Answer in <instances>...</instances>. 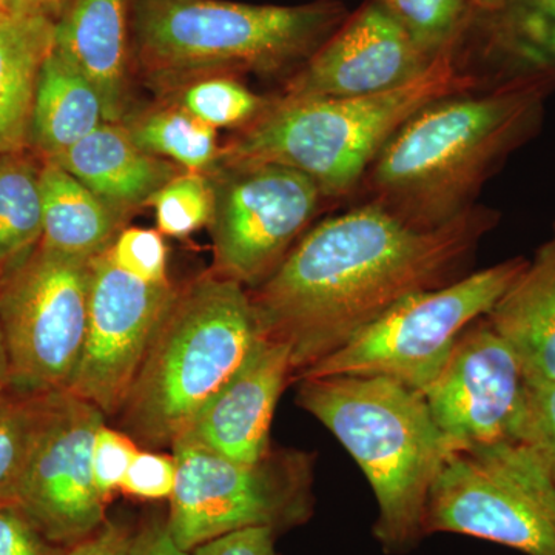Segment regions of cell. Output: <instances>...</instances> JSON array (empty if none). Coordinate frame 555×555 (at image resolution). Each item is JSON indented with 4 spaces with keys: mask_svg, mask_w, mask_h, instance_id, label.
I'll return each mask as SVG.
<instances>
[{
    "mask_svg": "<svg viewBox=\"0 0 555 555\" xmlns=\"http://www.w3.org/2000/svg\"><path fill=\"white\" fill-rule=\"evenodd\" d=\"M526 261L506 259L403 299L337 352L302 371L294 383L332 375L386 377L422 396L447 364L460 335L488 315Z\"/></svg>",
    "mask_w": 555,
    "mask_h": 555,
    "instance_id": "9c48e42d",
    "label": "cell"
},
{
    "mask_svg": "<svg viewBox=\"0 0 555 555\" xmlns=\"http://www.w3.org/2000/svg\"><path fill=\"white\" fill-rule=\"evenodd\" d=\"M10 389V367L7 360L5 347H3L2 334H0V396Z\"/></svg>",
    "mask_w": 555,
    "mask_h": 555,
    "instance_id": "f35d334b",
    "label": "cell"
},
{
    "mask_svg": "<svg viewBox=\"0 0 555 555\" xmlns=\"http://www.w3.org/2000/svg\"><path fill=\"white\" fill-rule=\"evenodd\" d=\"M276 532L269 528H248L230 532L192 551V555H278Z\"/></svg>",
    "mask_w": 555,
    "mask_h": 555,
    "instance_id": "e575fe53",
    "label": "cell"
},
{
    "mask_svg": "<svg viewBox=\"0 0 555 555\" xmlns=\"http://www.w3.org/2000/svg\"><path fill=\"white\" fill-rule=\"evenodd\" d=\"M499 214L474 206L443 228H409L364 201L318 222L247 288L262 337L291 349L292 383L398 302L467 275Z\"/></svg>",
    "mask_w": 555,
    "mask_h": 555,
    "instance_id": "6da1fadb",
    "label": "cell"
},
{
    "mask_svg": "<svg viewBox=\"0 0 555 555\" xmlns=\"http://www.w3.org/2000/svg\"><path fill=\"white\" fill-rule=\"evenodd\" d=\"M295 403L337 437L366 476L378 517L372 534L387 555L425 539L430 488L452 451L425 398L386 377L298 379Z\"/></svg>",
    "mask_w": 555,
    "mask_h": 555,
    "instance_id": "3957f363",
    "label": "cell"
},
{
    "mask_svg": "<svg viewBox=\"0 0 555 555\" xmlns=\"http://www.w3.org/2000/svg\"><path fill=\"white\" fill-rule=\"evenodd\" d=\"M287 383L291 349L259 338L235 375L175 443L195 444L233 462L257 463L272 449L270 427Z\"/></svg>",
    "mask_w": 555,
    "mask_h": 555,
    "instance_id": "2e32d148",
    "label": "cell"
},
{
    "mask_svg": "<svg viewBox=\"0 0 555 555\" xmlns=\"http://www.w3.org/2000/svg\"><path fill=\"white\" fill-rule=\"evenodd\" d=\"M54 163L79 179L109 207L126 215L149 201L179 167L150 155L131 141L120 122H104Z\"/></svg>",
    "mask_w": 555,
    "mask_h": 555,
    "instance_id": "ac0fdd59",
    "label": "cell"
},
{
    "mask_svg": "<svg viewBox=\"0 0 555 555\" xmlns=\"http://www.w3.org/2000/svg\"><path fill=\"white\" fill-rule=\"evenodd\" d=\"M104 418L101 409L69 390L51 393L16 502L54 545H75L108 518V500L93 474L94 438Z\"/></svg>",
    "mask_w": 555,
    "mask_h": 555,
    "instance_id": "4fadbf2b",
    "label": "cell"
},
{
    "mask_svg": "<svg viewBox=\"0 0 555 555\" xmlns=\"http://www.w3.org/2000/svg\"><path fill=\"white\" fill-rule=\"evenodd\" d=\"M104 122L100 93L53 46L36 86L28 149L42 160L56 159Z\"/></svg>",
    "mask_w": 555,
    "mask_h": 555,
    "instance_id": "ffe728a7",
    "label": "cell"
},
{
    "mask_svg": "<svg viewBox=\"0 0 555 555\" xmlns=\"http://www.w3.org/2000/svg\"><path fill=\"white\" fill-rule=\"evenodd\" d=\"M50 398L51 393L30 396L11 389L0 396V502H16Z\"/></svg>",
    "mask_w": 555,
    "mask_h": 555,
    "instance_id": "d4e9b609",
    "label": "cell"
},
{
    "mask_svg": "<svg viewBox=\"0 0 555 555\" xmlns=\"http://www.w3.org/2000/svg\"><path fill=\"white\" fill-rule=\"evenodd\" d=\"M40 193L42 246L91 261L105 254L118 238L124 215L54 160H43Z\"/></svg>",
    "mask_w": 555,
    "mask_h": 555,
    "instance_id": "44dd1931",
    "label": "cell"
},
{
    "mask_svg": "<svg viewBox=\"0 0 555 555\" xmlns=\"http://www.w3.org/2000/svg\"><path fill=\"white\" fill-rule=\"evenodd\" d=\"M17 502H0V555H62Z\"/></svg>",
    "mask_w": 555,
    "mask_h": 555,
    "instance_id": "d6a6232c",
    "label": "cell"
},
{
    "mask_svg": "<svg viewBox=\"0 0 555 555\" xmlns=\"http://www.w3.org/2000/svg\"><path fill=\"white\" fill-rule=\"evenodd\" d=\"M207 175L215 273L257 287L308 232L324 195L308 175L281 164H217Z\"/></svg>",
    "mask_w": 555,
    "mask_h": 555,
    "instance_id": "8fae6325",
    "label": "cell"
},
{
    "mask_svg": "<svg viewBox=\"0 0 555 555\" xmlns=\"http://www.w3.org/2000/svg\"><path fill=\"white\" fill-rule=\"evenodd\" d=\"M261 337L243 284L211 272L178 288L119 409L127 436L173 447Z\"/></svg>",
    "mask_w": 555,
    "mask_h": 555,
    "instance_id": "5b68a950",
    "label": "cell"
},
{
    "mask_svg": "<svg viewBox=\"0 0 555 555\" xmlns=\"http://www.w3.org/2000/svg\"><path fill=\"white\" fill-rule=\"evenodd\" d=\"M480 89L456 61V43L418 78L383 93L337 100H280L241 129L218 164L273 163L315 181L324 198H345L412 116L434 102Z\"/></svg>",
    "mask_w": 555,
    "mask_h": 555,
    "instance_id": "277c9868",
    "label": "cell"
},
{
    "mask_svg": "<svg viewBox=\"0 0 555 555\" xmlns=\"http://www.w3.org/2000/svg\"><path fill=\"white\" fill-rule=\"evenodd\" d=\"M89 327L69 392L116 415L178 288L142 283L108 250L91 262Z\"/></svg>",
    "mask_w": 555,
    "mask_h": 555,
    "instance_id": "5bb4252c",
    "label": "cell"
},
{
    "mask_svg": "<svg viewBox=\"0 0 555 555\" xmlns=\"http://www.w3.org/2000/svg\"><path fill=\"white\" fill-rule=\"evenodd\" d=\"M485 320L513 347L526 377L555 382V222Z\"/></svg>",
    "mask_w": 555,
    "mask_h": 555,
    "instance_id": "d6986e66",
    "label": "cell"
},
{
    "mask_svg": "<svg viewBox=\"0 0 555 555\" xmlns=\"http://www.w3.org/2000/svg\"><path fill=\"white\" fill-rule=\"evenodd\" d=\"M215 192L206 173L184 171L158 190L147 206L155 210L160 235L184 238L210 224Z\"/></svg>",
    "mask_w": 555,
    "mask_h": 555,
    "instance_id": "83f0119b",
    "label": "cell"
},
{
    "mask_svg": "<svg viewBox=\"0 0 555 555\" xmlns=\"http://www.w3.org/2000/svg\"><path fill=\"white\" fill-rule=\"evenodd\" d=\"M178 467L175 456L153 451H138L120 489L142 500L170 499L177 485Z\"/></svg>",
    "mask_w": 555,
    "mask_h": 555,
    "instance_id": "4dcf8cb0",
    "label": "cell"
},
{
    "mask_svg": "<svg viewBox=\"0 0 555 555\" xmlns=\"http://www.w3.org/2000/svg\"><path fill=\"white\" fill-rule=\"evenodd\" d=\"M120 124L139 149L170 160L181 170L207 175L218 164L221 149L217 129L181 105L145 109L126 116Z\"/></svg>",
    "mask_w": 555,
    "mask_h": 555,
    "instance_id": "603a6c76",
    "label": "cell"
},
{
    "mask_svg": "<svg viewBox=\"0 0 555 555\" xmlns=\"http://www.w3.org/2000/svg\"><path fill=\"white\" fill-rule=\"evenodd\" d=\"M347 16L334 0L297 7L134 0L131 28L145 75L171 87L232 69L280 72L309 60Z\"/></svg>",
    "mask_w": 555,
    "mask_h": 555,
    "instance_id": "8992f818",
    "label": "cell"
},
{
    "mask_svg": "<svg viewBox=\"0 0 555 555\" xmlns=\"http://www.w3.org/2000/svg\"><path fill=\"white\" fill-rule=\"evenodd\" d=\"M554 83L511 78L427 105L393 134L360 188L416 230L443 228L477 206L485 182L534 134Z\"/></svg>",
    "mask_w": 555,
    "mask_h": 555,
    "instance_id": "7a4b0ae2",
    "label": "cell"
},
{
    "mask_svg": "<svg viewBox=\"0 0 555 555\" xmlns=\"http://www.w3.org/2000/svg\"><path fill=\"white\" fill-rule=\"evenodd\" d=\"M469 2L486 13H500L509 5L511 0H469Z\"/></svg>",
    "mask_w": 555,
    "mask_h": 555,
    "instance_id": "ab89813d",
    "label": "cell"
},
{
    "mask_svg": "<svg viewBox=\"0 0 555 555\" xmlns=\"http://www.w3.org/2000/svg\"><path fill=\"white\" fill-rule=\"evenodd\" d=\"M127 555H192L171 535L167 516H150L133 529Z\"/></svg>",
    "mask_w": 555,
    "mask_h": 555,
    "instance_id": "8d00e7d4",
    "label": "cell"
},
{
    "mask_svg": "<svg viewBox=\"0 0 555 555\" xmlns=\"http://www.w3.org/2000/svg\"><path fill=\"white\" fill-rule=\"evenodd\" d=\"M422 396L452 451L529 443L525 369L485 317L460 335Z\"/></svg>",
    "mask_w": 555,
    "mask_h": 555,
    "instance_id": "7c38bea8",
    "label": "cell"
},
{
    "mask_svg": "<svg viewBox=\"0 0 555 555\" xmlns=\"http://www.w3.org/2000/svg\"><path fill=\"white\" fill-rule=\"evenodd\" d=\"M171 451L178 476L167 524L189 553L248 528L284 534L312 517L313 456L306 452L270 449L257 463H240L195 444Z\"/></svg>",
    "mask_w": 555,
    "mask_h": 555,
    "instance_id": "52a82bcc",
    "label": "cell"
},
{
    "mask_svg": "<svg viewBox=\"0 0 555 555\" xmlns=\"http://www.w3.org/2000/svg\"><path fill=\"white\" fill-rule=\"evenodd\" d=\"M175 104L214 127L244 129L268 108L269 102L230 76L210 75L179 90Z\"/></svg>",
    "mask_w": 555,
    "mask_h": 555,
    "instance_id": "4316f807",
    "label": "cell"
},
{
    "mask_svg": "<svg viewBox=\"0 0 555 555\" xmlns=\"http://www.w3.org/2000/svg\"><path fill=\"white\" fill-rule=\"evenodd\" d=\"M10 11H13L11 0H0V13H10Z\"/></svg>",
    "mask_w": 555,
    "mask_h": 555,
    "instance_id": "60d3db41",
    "label": "cell"
},
{
    "mask_svg": "<svg viewBox=\"0 0 555 555\" xmlns=\"http://www.w3.org/2000/svg\"><path fill=\"white\" fill-rule=\"evenodd\" d=\"M528 378L529 444L542 456L555 485V382Z\"/></svg>",
    "mask_w": 555,
    "mask_h": 555,
    "instance_id": "836d02e7",
    "label": "cell"
},
{
    "mask_svg": "<svg viewBox=\"0 0 555 555\" xmlns=\"http://www.w3.org/2000/svg\"><path fill=\"white\" fill-rule=\"evenodd\" d=\"M115 264L142 283H170L167 278V247L156 230L130 228L120 230L108 248Z\"/></svg>",
    "mask_w": 555,
    "mask_h": 555,
    "instance_id": "f546056e",
    "label": "cell"
},
{
    "mask_svg": "<svg viewBox=\"0 0 555 555\" xmlns=\"http://www.w3.org/2000/svg\"><path fill=\"white\" fill-rule=\"evenodd\" d=\"M134 0H72L54 27V47L90 79L105 122L126 118Z\"/></svg>",
    "mask_w": 555,
    "mask_h": 555,
    "instance_id": "e0dca14e",
    "label": "cell"
},
{
    "mask_svg": "<svg viewBox=\"0 0 555 555\" xmlns=\"http://www.w3.org/2000/svg\"><path fill=\"white\" fill-rule=\"evenodd\" d=\"M476 537L555 555V485L529 443L455 449L430 488L425 534Z\"/></svg>",
    "mask_w": 555,
    "mask_h": 555,
    "instance_id": "ba28073f",
    "label": "cell"
},
{
    "mask_svg": "<svg viewBox=\"0 0 555 555\" xmlns=\"http://www.w3.org/2000/svg\"><path fill=\"white\" fill-rule=\"evenodd\" d=\"M383 0H369L287 82V100H337L398 89L433 65Z\"/></svg>",
    "mask_w": 555,
    "mask_h": 555,
    "instance_id": "9a60e30c",
    "label": "cell"
},
{
    "mask_svg": "<svg viewBox=\"0 0 555 555\" xmlns=\"http://www.w3.org/2000/svg\"><path fill=\"white\" fill-rule=\"evenodd\" d=\"M91 262L39 243L0 272V334L14 392L72 386L89 327Z\"/></svg>",
    "mask_w": 555,
    "mask_h": 555,
    "instance_id": "30bf717a",
    "label": "cell"
},
{
    "mask_svg": "<svg viewBox=\"0 0 555 555\" xmlns=\"http://www.w3.org/2000/svg\"><path fill=\"white\" fill-rule=\"evenodd\" d=\"M496 14L502 16L500 40L524 67L517 78L555 83V0H511Z\"/></svg>",
    "mask_w": 555,
    "mask_h": 555,
    "instance_id": "484cf974",
    "label": "cell"
},
{
    "mask_svg": "<svg viewBox=\"0 0 555 555\" xmlns=\"http://www.w3.org/2000/svg\"><path fill=\"white\" fill-rule=\"evenodd\" d=\"M54 27L47 17L0 13V155L28 149L33 101Z\"/></svg>",
    "mask_w": 555,
    "mask_h": 555,
    "instance_id": "7402d4cb",
    "label": "cell"
},
{
    "mask_svg": "<svg viewBox=\"0 0 555 555\" xmlns=\"http://www.w3.org/2000/svg\"><path fill=\"white\" fill-rule=\"evenodd\" d=\"M69 2L72 0H11V9L16 13L47 17L56 24Z\"/></svg>",
    "mask_w": 555,
    "mask_h": 555,
    "instance_id": "74e56055",
    "label": "cell"
},
{
    "mask_svg": "<svg viewBox=\"0 0 555 555\" xmlns=\"http://www.w3.org/2000/svg\"><path fill=\"white\" fill-rule=\"evenodd\" d=\"M133 528L122 520L107 518L98 531L75 545L64 547L62 555H127Z\"/></svg>",
    "mask_w": 555,
    "mask_h": 555,
    "instance_id": "d590c367",
    "label": "cell"
},
{
    "mask_svg": "<svg viewBox=\"0 0 555 555\" xmlns=\"http://www.w3.org/2000/svg\"><path fill=\"white\" fill-rule=\"evenodd\" d=\"M139 451L137 441L127 434L102 426L94 438V481L105 499L120 489L131 460Z\"/></svg>",
    "mask_w": 555,
    "mask_h": 555,
    "instance_id": "1f68e13d",
    "label": "cell"
},
{
    "mask_svg": "<svg viewBox=\"0 0 555 555\" xmlns=\"http://www.w3.org/2000/svg\"><path fill=\"white\" fill-rule=\"evenodd\" d=\"M411 38L430 57L459 43L467 0H383Z\"/></svg>",
    "mask_w": 555,
    "mask_h": 555,
    "instance_id": "f1b7e54d",
    "label": "cell"
},
{
    "mask_svg": "<svg viewBox=\"0 0 555 555\" xmlns=\"http://www.w3.org/2000/svg\"><path fill=\"white\" fill-rule=\"evenodd\" d=\"M42 164L27 149L0 155V272L42 240Z\"/></svg>",
    "mask_w": 555,
    "mask_h": 555,
    "instance_id": "cb8c5ba5",
    "label": "cell"
}]
</instances>
